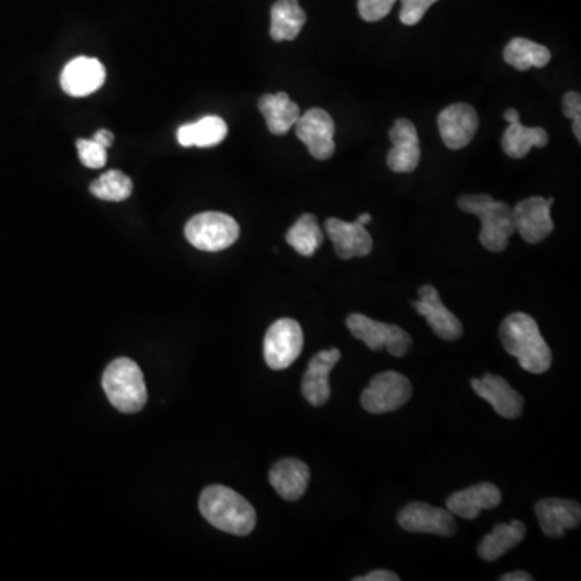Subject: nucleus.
Returning <instances> with one entry per match:
<instances>
[{
	"label": "nucleus",
	"mask_w": 581,
	"mask_h": 581,
	"mask_svg": "<svg viewBox=\"0 0 581 581\" xmlns=\"http://www.w3.org/2000/svg\"><path fill=\"white\" fill-rule=\"evenodd\" d=\"M270 485L285 501H297L309 488L310 469L299 459H283L276 462L268 473Z\"/></svg>",
	"instance_id": "obj_22"
},
{
	"label": "nucleus",
	"mask_w": 581,
	"mask_h": 581,
	"mask_svg": "<svg viewBox=\"0 0 581 581\" xmlns=\"http://www.w3.org/2000/svg\"><path fill=\"white\" fill-rule=\"evenodd\" d=\"M527 535V527L520 520L510 523H498L491 533L483 536L478 544V556L486 562L501 559L510 549L519 546Z\"/></svg>",
	"instance_id": "obj_24"
},
{
	"label": "nucleus",
	"mask_w": 581,
	"mask_h": 581,
	"mask_svg": "<svg viewBox=\"0 0 581 581\" xmlns=\"http://www.w3.org/2000/svg\"><path fill=\"white\" fill-rule=\"evenodd\" d=\"M199 510L210 525L236 536L252 533L257 514L251 502L231 488L207 486L199 498Z\"/></svg>",
	"instance_id": "obj_2"
},
{
	"label": "nucleus",
	"mask_w": 581,
	"mask_h": 581,
	"mask_svg": "<svg viewBox=\"0 0 581 581\" xmlns=\"http://www.w3.org/2000/svg\"><path fill=\"white\" fill-rule=\"evenodd\" d=\"M554 199L533 196L523 199L512 209L515 231H519L523 241L528 244H538L548 238L554 231L551 218V205Z\"/></svg>",
	"instance_id": "obj_10"
},
{
	"label": "nucleus",
	"mask_w": 581,
	"mask_h": 581,
	"mask_svg": "<svg viewBox=\"0 0 581 581\" xmlns=\"http://www.w3.org/2000/svg\"><path fill=\"white\" fill-rule=\"evenodd\" d=\"M399 527L409 533L428 535H456L457 523L448 509L430 506L427 502H410L398 514Z\"/></svg>",
	"instance_id": "obj_11"
},
{
	"label": "nucleus",
	"mask_w": 581,
	"mask_h": 581,
	"mask_svg": "<svg viewBox=\"0 0 581 581\" xmlns=\"http://www.w3.org/2000/svg\"><path fill=\"white\" fill-rule=\"evenodd\" d=\"M325 231L335 246L339 259L367 257L373 249V239L364 225L357 222H343L339 218H327Z\"/></svg>",
	"instance_id": "obj_18"
},
{
	"label": "nucleus",
	"mask_w": 581,
	"mask_h": 581,
	"mask_svg": "<svg viewBox=\"0 0 581 581\" xmlns=\"http://www.w3.org/2000/svg\"><path fill=\"white\" fill-rule=\"evenodd\" d=\"M239 223L222 212H202L184 226V236L199 251L220 252L238 241Z\"/></svg>",
	"instance_id": "obj_5"
},
{
	"label": "nucleus",
	"mask_w": 581,
	"mask_h": 581,
	"mask_svg": "<svg viewBox=\"0 0 581 581\" xmlns=\"http://www.w3.org/2000/svg\"><path fill=\"white\" fill-rule=\"evenodd\" d=\"M259 110L264 115L268 130L276 136L288 133L301 117L299 105L291 101L286 92L265 94L260 97Z\"/></svg>",
	"instance_id": "obj_23"
},
{
	"label": "nucleus",
	"mask_w": 581,
	"mask_h": 581,
	"mask_svg": "<svg viewBox=\"0 0 581 581\" xmlns=\"http://www.w3.org/2000/svg\"><path fill=\"white\" fill-rule=\"evenodd\" d=\"M499 338L507 354L519 360L527 372L541 375L552 365V352L541 335L535 318L523 312H515L504 318L499 328Z\"/></svg>",
	"instance_id": "obj_1"
},
{
	"label": "nucleus",
	"mask_w": 581,
	"mask_h": 581,
	"mask_svg": "<svg viewBox=\"0 0 581 581\" xmlns=\"http://www.w3.org/2000/svg\"><path fill=\"white\" fill-rule=\"evenodd\" d=\"M401 578L394 572H389V570H373V572L367 573L364 577L354 578V581H399Z\"/></svg>",
	"instance_id": "obj_34"
},
{
	"label": "nucleus",
	"mask_w": 581,
	"mask_h": 581,
	"mask_svg": "<svg viewBox=\"0 0 581 581\" xmlns=\"http://www.w3.org/2000/svg\"><path fill=\"white\" fill-rule=\"evenodd\" d=\"M325 241L322 228L315 215L304 214L286 233V243L293 247L297 254L312 257Z\"/></svg>",
	"instance_id": "obj_28"
},
{
	"label": "nucleus",
	"mask_w": 581,
	"mask_h": 581,
	"mask_svg": "<svg viewBox=\"0 0 581 581\" xmlns=\"http://www.w3.org/2000/svg\"><path fill=\"white\" fill-rule=\"evenodd\" d=\"M391 149L386 164L394 173H412L420 164L422 149L418 141L417 128L407 118H399L389 131Z\"/></svg>",
	"instance_id": "obj_14"
},
{
	"label": "nucleus",
	"mask_w": 581,
	"mask_h": 581,
	"mask_svg": "<svg viewBox=\"0 0 581 581\" xmlns=\"http://www.w3.org/2000/svg\"><path fill=\"white\" fill-rule=\"evenodd\" d=\"M89 189L101 201L122 202L133 193V181L120 170H109L92 181Z\"/></svg>",
	"instance_id": "obj_29"
},
{
	"label": "nucleus",
	"mask_w": 581,
	"mask_h": 581,
	"mask_svg": "<svg viewBox=\"0 0 581 581\" xmlns=\"http://www.w3.org/2000/svg\"><path fill=\"white\" fill-rule=\"evenodd\" d=\"M401 2L402 9L399 13V20L404 25L414 26L422 21L431 5L436 4L438 0H401Z\"/></svg>",
	"instance_id": "obj_31"
},
{
	"label": "nucleus",
	"mask_w": 581,
	"mask_h": 581,
	"mask_svg": "<svg viewBox=\"0 0 581 581\" xmlns=\"http://www.w3.org/2000/svg\"><path fill=\"white\" fill-rule=\"evenodd\" d=\"M504 118L509 123V128L504 131L501 146L510 159H523L533 147L541 149L549 143V134L544 128H528L520 123L519 110L510 107L504 113Z\"/></svg>",
	"instance_id": "obj_21"
},
{
	"label": "nucleus",
	"mask_w": 581,
	"mask_h": 581,
	"mask_svg": "<svg viewBox=\"0 0 581 581\" xmlns=\"http://www.w3.org/2000/svg\"><path fill=\"white\" fill-rule=\"evenodd\" d=\"M228 134L225 120L215 115L181 126L176 139L183 147H214L223 143Z\"/></svg>",
	"instance_id": "obj_25"
},
{
	"label": "nucleus",
	"mask_w": 581,
	"mask_h": 581,
	"mask_svg": "<svg viewBox=\"0 0 581 581\" xmlns=\"http://www.w3.org/2000/svg\"><path fill=\"white\" fill-rule=\"evenodd\" d=\"M304 333L293 318H280L268 328L264 338V357L272 370H285L301 356Z\"/></svg>",
	"instance_id": "obj_7"
},
{
	"label": "nucleus",
	"mask_w": 581,
	"mask_h": 581,
	"mask_svg": "<svg viewBox=\"0 0 581 581\" xmlns=\"http://www.w3.org/2000/svg\"><path fill=\"white\" fill-rule=\"evenodd\" d=\"M297 138L306 144L310 155L328 160L335 154V120L323 109L307 110L296 122Z\"/></svg>",
	"instance_id": "obj_9"
},
{
	"label": "nucleus",
	"mask_w": 581,
	"mask_h": 581,
	"mask_svg": "<svg viewBox=\"0 0 581 581\" xmlns=\"http://www.w3.org/2000/svg\"><path fill=\"white\" fill-rule=\"evenodd\" d=\"M357 223H360V225H367V223L372 222V215L370 214H362L359 215V218H357L356 220Z\"/></svg>",
	"instance_id": "obj_37"
},
{
	"label": "nucleus",
	"mask_w": 581,
	"mask_h": 581,
	"mask_svg": "<svg viewBox=\"0 0 581 581\" xmlns=\"http://www.w3.org/2000/svg\"><path fill=\"white\" fill-rule=\"evenodd\" d=\"M412 398L409 378L398 372H383L373 377L364 389L360 404L370 414H388L401 409Z\"/></svg>",
	"instance_id": "obj_8"
},
{
	"label": "nucleus",
	"mask_w": 581,
	"mask_h": 581,
	"mask_svg": "<svg viewBox=\"0 0 581 581\" xmlns=\"http://www.w3.org/2000/svg\"><path fill=\"white\" fill-rule=\"evenodd\" d=\"M396 0H359L360 17L365 21H380L388 17L393 10Z\"/></svg>",
	"instance_id": "obj_32"
},
{
	"label": "nucleus",
	"mask_w": 581,
	"mask_h": 581,
	"mask_svg": "<svg viewBox=\"0 0 581 581\" xmlns=\"http://www.w3.org/2000/svg\"><path fill=\"white\" fill-rule=\"evenodd\" d=\"M499 580H501V581H531V580H533V577H531L530 573L522 572V570H519V572L506 573V575H502V577L499 578Z\"/></svg>",
	"instance_id": "obj_36"
},
{
	"label": "nucleus",
	"mask_w": 581,
	"mask_h": 581,
	"mask_svg": "<svg viewBox=\"0 0 581 581\" xmlns=\"http://www.w3.org/2000/svg\"><path fill=\"white\" fill-rule=\"evenodd\" d=\"M502 501V493L498 486L488 481L470 486L467 490L456 491L446 501V509L460 519L475 520L481 510H491L498 507Z\"/></svg>",
	"instance_id": "obj_20"
},
{
	"label": "nucleus",
	"mask_w": 581,
	"mask_h": 581,
	"mask_svg": "<svg viewBox=\"0 0 581 581\" xmlns=\"http://www.w3.org/2000/svg\"><path fill=\"white\" fill-rule=\"evenodd\" d=\"M113 133L109 130H99L92 136V141H96L97 144H101L105 149H109L113 144Z\"/></svg>",
	"instance_id": "obj_35"
},
{
	"label": "nucleus",
	"mask_w": 581,
	"mask_h": 581,
	"mask_svg": "<svg viewBox=\"0 0 581 581\" xmlns=\"http://www.w3.org/2000/svg\"><path fill=\"white\" fill-rule=\"evenodd\" d=\"M535 514L541 531L549 538H562L565 531L580 527V504L569 499H541L536 502Z\"/></svg>",
	"instance_id": "obj_17"
},
{
	"label": "nucleus",
	"mask_w": 581,
	"mask_h": 581,
	"mask_svg": "<svg viewBox=\"0 0 581 581\" xmlns=\"http://www.w3.org/2000/svg\"><path fill=\"white\" fill-rule=\"evenodd\" d=\"M420 299L412 301V307L418 314L427 318L431 330L435 331L438 338L444 341H457L464 333V327L460 323L459 317L452 314L448 307L444 306L438 289L435 286L425 285L418 289Z\"/></svg>",
	"instance_id": "obj_13"
},
{
	"label": "nucleus",
	"mask_w": 581,
	"mask_h": 581,
	"mask_svg": "<svg viewBox=\"0 0 581 581\" xmlns=\"http://www.w3.org/2000/svg\"><path fill=\"white\" fill-rule=\"evenodd\" d=\"M341 359L339 349L320 351L310 359L307 372L302 378V396L310 406L322 407L331 396L330 373Z\"/></svg>",
	"instance_id": "obj_16"
},
{
	"label": "nucleus",
	"mask_w": 581,
	"mask_h": 581,
	"mask_svg": "<svg viewBox=\"0 0 581 581\" xmlns=\"http://www.w3.org/2000/svg\"><path fill=\"white\" fill-rule=\"evenodd\" d=\"M470 386L477 393L478 398L490 402L496 414L507 420L519 418L523 412L522 394L515 391L506 380L493 373H486L483 378H472Z\"/></svg>",
	"instance_id": "obj_15"
},
{
	"label": "nucleus",
	"mask_w": 581,
	"mask_h": 581,
	"mask_svg": "<svg viewBox=\"0 0 581 581\" xmlns=\"http://www.w3.org/2000/svg\"><path fill=\"white\" fill-rule=\"evenodd\" d=\"M465 214L481 220L480 243L490 252L506 251L510 236L515 233L512 209L506 202L494 201L490 194H465L457 201Z\"/></svg>",
	"instance_id": "obj_3"
},
{
	"label": "nucleus",
	"mask_w": 581,
	"mask_h": 581,
	"mask_svg": "<svg viewBox=\"0 0 581 581\" xmlns=\"http://www.w3.org/2000/svg\"><path fill=\"white\" fill-rule=\"evenodd\" d=\"M478 125L480 120L477 110L464 102L449 105L438 115L439 134L446 147L452 151L469 146L477 134Z\"/></svg>",
	"instance_id": "obj_12"
},
{
	"label": "nucleus",
	"mask_w": 581,
	"mask_h": 581,
	"mask_svg": "<svg viewBox=\"0 0 581 581\" xmlns=\"http://www.w3.org/2000/svg\"><path fill=\"white\" fill-rule=\"evenodd\" d=\"M354 338L360 339L370 351H386L394 357L406 356L412 347V336L398 325L377 322L362 314H351L346 320Z\"/></svg>",
	"instance_id": "obj_6"
},
{
	"label": "nucleus",
	"mask_w": 581,
	"mask_h": 581,
	"mask_svg": "<svg viewBox=\"0 0 581 581\" xmlns=\"http://www.w3.org/2000/svg\"><path fill=\"white\" fill-rule=\"evenodd\" d=\"M562 112L573 122V134L578 143L581 141V96L578 92L570 91L562 99Z\"/></svg>",
	"instance_id": "obj_33"
},
{
	"label": "nucleus",
	"mask_w": 581,
	"mask_h": 581,
	"mask_svg": "<svg viewBox=\"0 0 581 581\" xmlns=\"http://www.w3.org/2000/svg\"><path fill=\"white\" fill-rule=\"evenodd\" d=\"M105 68L97 59L76 57L68 62L60 76V84L68 96L86 97L104 86Z\"/></svg>",
	"instance_id": "obj_19"
},
{
	"label": "nucleus",
	"mask_w": 581,
	"mask_h": 581,
	"mask_svg": "<svg viewBox=\"0 0 581 581\" xmlns=\"http://www.w3.org/2000/svg\"><path fill=\"white\" fill-rule=\"evenodd\" d=\"M102 388L110 404L122 414H136L146 406V381L134 360L126 357L113 360L102 375Z\"/></svg>",
	"instance_id": "obj_4"
},
{
	"label": "nucleus",
	"mask_w": 581,
	"mask_h": 581,
	"mask_svg": "<svg viewBox=\"0 0 581 581\" xmlns=\"http://www.w3.org/2000/svg\"><path fill=\"white\" fill-rule=\"evenodd\" d=\"M552 55L548 47L525 38H515L504 49V60L519 72L530 68H544L551 62Z\"/></svg>",
	"instance_id": "obj_27"
},
{
	"label": "nucleus",
	"mask_w": 581,
	"mask_h": 581,
	"mask_svg": "<svg viewBox=\"0 0 581 581\" xmlns=\"http://www.w3.org/2000/svg\"><path fill=\"white\" fill-rule=\"evenodd\" d=\"M307 15L297 0H276L272 7L270 36L273 41H293L306 25Z\"/></svg>",
	"instance_id": "obj_26"
},
{
	"label": "nucleus",
	"mask_w": 581,
	"mask_h": 581,
	"mask_svg": "<svg viewBox=\"0 0 581 581\" xmlns=\"http://www.w3.org/2000/svg\"><path fill=\"white\" fill-rule=\"evenodd\" d=\"M76 149H78V155H80L81 164L84 167L97 170V168H102L107 164V149L92 139H78Z\"/></svg>",
	"instance_id": "obj_30"
}]
</instances>
